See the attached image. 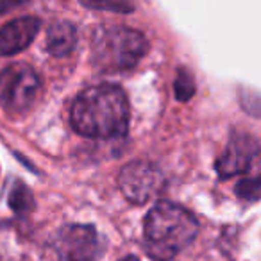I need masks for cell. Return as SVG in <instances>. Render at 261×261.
<instances>
[{
  "instance_id": "cell-1",
  "label": "cell",
  "mask_w": 261,
  "mask_h": 261,
  "mask_svg": "<svg viewBox=\"0 0 261 261\" xmlns=\"http://www.w3.org/2000/svg\"><path fill=\"white\" fill-rule=\"evenodd\" d=\"M75 133L84 138L106 140L122 136L129 125V102L116 84H97L75 97L70 111Z\"/></svg>"
},
{
  "instance_id": "cell-2",
  "label": "cell",
  "mask_w": 261,
  "mask_h": 261,
  "mask_svg": "<svg viewBox=\"0 0 261 261\" xmlns=\"http://www.w3.org/2000/svg\"><path fill=\"white\" fill-rule=\"evenodd\" d=\"M199 222L186 207L160 200L143 222L145 250L152 259L168 261L195 240Z\"/></svg>"
},
{
  "instance_id": "cell-3",
  "label": "cell",
  "mask_w": 261,
  "mask_h": 261,
  "mask_svg": "<svg viewBox=\"0 0 261 261\" xmlns=\"http://www.w3.org/2000/svg\"><path fill=\"white\" fill-rule=\"evenodd\" d=\"M149 43L140 31L125 25L100 29L91 45V61L106 73L135 68L145 56Z\"/></svg>"
},
{
  "instance_id": "cell-4",
  "label": "cell",
  "mask_w": 261,
  "mask_h": 261,
  "mask_svg": "<svg viewBox=\"0 0 261 261\" xmlns=\"http://www.w3.org/2000/svg\"><path fill=\"white\" fill-rule=\"evenodd\" d=\"M40 90V77L27 63H11L0 72V108L9 115H23Z\"/></svg>"
},
{
  "instance_id": "cell-5",
  "label": "cell",
  "mask_w": 261,
  "mask_h": 261,
  "mask_svg": "<svg viewBox=\"0 0 261 261\" xmlns=\"http://www.w3.org/2000/svg\"><path fill=\"white\" fill-rule=\"evenodd\" d=\"M165 179L161 170L149 161H130L120 170L118 188L129 202L147 204L163 190Z\"/></svg>"
},
{
  "instance_id": "cell-6",
  "label": "cell",
  "mask_w": 261,
  "mask_h": 261,
  "mask_svg": "<svg viewBox=\"0 0 261 261\" xmlns=\"http://www.w3.org/2000/svg\"><path fill=\"white\" fill-rule=\"evenodd\" d=\"M56 252L63 261H97L102 250L100 238L91 225H66L54 240Z\"/></svg>"
},
{
  "instance_id": "cell-7",
  "label": "cell",
  "mask_w": 261,
  "mask_h": 261,
  "mask_svg": "<svg viewBox=\"0 0 261 261\" xmlns=\"http://www.w3.org/2000/svg\"><path fill=\"white\" fill-rule=\"evenodd\" d=\"M257 158V142L250 135L234 133L225 147L224 154L217 160V172L222 179L232 177L250 168Z\"/></svg>"
},
{
  "instance_id": "cell-8",
  "label": "cell",
  "mask_w": 261,
  "mask_h": 261,
  "mask_svg": "<svg viewBox=\"0 0 261 261\" xmlns=\"http://www.w3.org/2000/svg\"><path fill=\"white\" fill-rule=\"evenodd\" d=\"M40 31V20L36 16H20L6 23L0 29V54L13 56L25 50Z\"/></svg>"
},
{
  "instance_id": "cell-9",
  "label": "cell",
  "mask_w": 261,
  "mask_h": 261,
  "mask_svg": "<svg viewBox=\"0 0 261 261\" xmlns=\"http://www.w3.org/2000/svg\"><path fill=\"white\" fill-rule=\"evenodd\" d=\"M75 45L77 31L73 23L66 22V20H58L48 25L47 36H45V48L48 54L63 58V56H68L75 48Z\"/></svg>"
},
{
  "instance_id": "cell-10",
  "label": "cell",
  "mask_w": 261,
  "mask_h": 261,
  "mask_svg": "<svg viewBox=\"0 0 261 261\" xmlns=\"http://www.w3.org/2000/svg\"><path fill=\"white\" fill-rule=\"evenodd\" d=\"M174 93L175 98L181 102L190 100L193 97V93H195V81H193V75L186 68L177 70V75H175L174 81Z\"/></svg>"
},
{
  "instance_id": "cell-11",
  "label": "cell",
  "mask_w": 261,
  "mask_h": 261,
  "mask_svg": "<svg viewBox=\"0 0 261 261\" xmlns=\"http://www.w3.org/2000/svg\"><path fill=\"white\" fill-rule=\"evenodd\" d=\"M259 177L257 175H252L249 179H243V181L238 182L236 186V193H238L242 199L250 200V202H256L259 199Z\"/></svg>"
},
{
  "instance_id": "cell-12",
  "label": "cell",
  "mask_w": 261,
  "mask_h": 261,
  "mask_svg": "<svg viewBox=\"0 0 261 261\" xmlns=\"http://www.w3.org/2000/svg\"><path fill=\"white\" fill-rule=\"evenodd\" d=\"M84 8H91V9H111V11H133L135 6L127 4V2H81Z\"/></svg>"
},
{
  "instance_id": "cell-13",
  "label": "cell",
  "mask_w": 261,
  "mask_h": 261,
  "mask_svg": "<svg viewBox=\"0 0 261 261\" xmlns=\"http://www.w3.org/2000/svg\"><path fill=\"white\" fill-rule=\"evenodd\" d=\"M122 261H140L138 257H135V256H127V257H123Z\"/></svg>"
}]
</instances>
